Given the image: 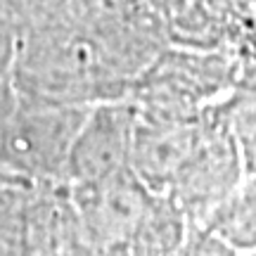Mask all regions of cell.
I'll list each match as a JSON object with an SVG mask.
<instances>
[{"label": "cell", "mask_w": 256, "mask_h": 256, "mask_svg": "<svg viewBox=\"0 0 256 256\" xmlns=\"http://www.w3.org/2000/svg\"><path fill=\"white\" fill-rule=\"evenodd\" d=\"M190 223L188 214L168 194L156 192L128 244L126 256H176Z\"/></svg>", "instance_id": "5b68a950"}, {"label": "cell", "mask_w": 256, "mask_h": 256, "mask_svg": "<svg viewBox=\"0 0 256 256\" xmlns=\"http://www.w3.org/2000/svg\"><path fill=\"white\" fill-rule=\"evenodd\" d=\"M176 256H242L235 247H230L223 238L202 223H190L183 244L178 247Z\"/></svg>", "instance_id": "52a82bcc"}, {"label": "cell", "mask_w": 256, "mask_h": 256, "mask_svg": "<svg viewBox=\"0 0 256 256\" xmlns=\"http://www.w3.org/2000/svg\"><path fill=\"white\" fill-rule=\"evenodd\" d=\"M17 88L14 83H8L0 78V166H2V150H5V136H8V126L12 119V112L17 107Z\"/></svg>", "instance_id": "ba28073f"}, {"label": "cell", "mask_w": 256, "mask_h": 256, "mask_svg": "<svg viewBox=\"0 0 256 256\" xmlns=\"http://www.w3.org/2000/svg\"><path fill=\"white\" fill-rule=\"evenodd\" d=\"M95 256H126L156 192L130 168L90 183H66Z\"/></svg>", "instance_id": "7a4b0ae2"}, {"label": "cell", "mask_w": 256, "mask_h": 256, "mask_svg": "<svg viewBox=\"0 0 256 256\" xmlns=\"http://www.w3.org/2000/svg\"><path fill=\"white\" fill-rule=\"evenodd\" d=\"M90 107L19 95L5 136L2 168L36 183H66L74 142Z\"/></svg>", "instance_id": "6da1fadb"}, {"label": "cell", "mask_w": 256, "mask_h": 256, "mask_svg": "<svg viewBox=\"0 0 256 256\" xmlns=\"http://www.w3.org/2000/svg\"><path fill=\"white\" fill-rule=\"evenodd\" d=\"M202 226L214 230L240 254L256 252V174L242 176L240 183L209 211Z\"/></svg>", "instance_id": "277c9868"}, {"label": "cell", "mask_w": 256, "mask_h": 256, "mask_svg": "<svg viewBox=\"0 0 256 256\" xmlns=\"http://www.w3.org/2000/svg\"><path fill=\"white\" fill-rule=\"evenodd\" d=\"M38 183L0 166V256L28 254V204Z\"/></svg>", "instance_id": "8992f818"}, {"label": "cell", "mask_w": 256, "mask_h": 256, "mask_svg": "<svg viewBox=\"0 0 256 256\" xmlns=\"http://www.w3.org/2000/svg\"><path fill=\"white\" fill-rule=\"evenodd\" d=\"M136 107L121 100L92 104L76 136L66 183H90L130 168Z\"/></svg>", "instance_id": "3957f363"}]
</instances>
